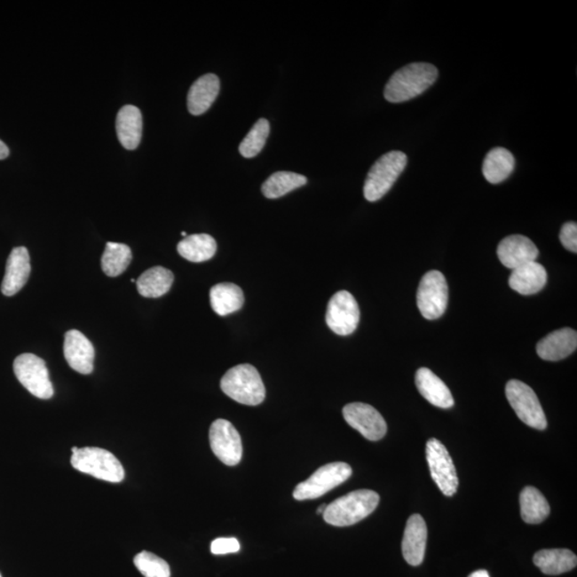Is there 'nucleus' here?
I'll return each mask as SVG.
<instances>
[{"mask_svg":"<svg viewBox=\"0 0 577 577\" xmlns=\"http://www.w3.org/2000/svg\"><path fill=\"white\" fill-rule=\"evenodd\" d=\"M439 71L427 62H415L393 73L388 81L384 97L388 102L402 103L421 96L437 82Z\"/></svg>","mask_w":577,"mask_h":577,"instance_id":"obj_1","label":"nucleus"},{"mask_svg":"<svg viewBox=\"0 0 577 577\" xmlns=\"http://www.w3.org/2000/svg\"><path fill=\"white\" fill-rule=\"evenodd\" d=\"M380 496L371 490L349 493L328 505L323 513L324 521L336 527H345L363 521L379 506Z\"/></svg>","mask_w":577,"mask_h":577,"instance_id":"obj_2","label":"nucleus"},{"mask_svg":"<svg viewBox=\"0 0 577 577\" xmlns=\"http://www.w3.org/2000/svg\"><path fill=\"white\" fill-rule=\"evenodd\" d=\"M220 388L229 398L245 406H259L265 399V387L254 366L233 367L223 376Z\"/></svg>","mask_w":577,"mask_h":577,"instance_id":"obj_3","label":"nucleus"},{"mask_svg":"<svg viewBox=\"0 0 577 577\" xmlns=\"http://www.w3.org/2000/svg\"><path fill=\"white\" fill-rule=\"evenodd\" d=\"M407 164V156L401 151H391L380 157L371 167L365 181L364 196L375 202L384 197Z\"/></svg>","mask_w":577,"mask_h":577,"instance_id":"obj_4","label":"nucleus"},{"mask_svg":"<svg viewBox=\"0 0 577 577\" xmlns=\"http://www.w3.org/2000/svg\"><path fill=\"white\" fill-rule=\"evenodd\" d=\"M73 468L83 474L93 476L113 484H118L124 479L125 471L120 461L115 456L98 447L78 448L72 454Z\"/></svg>","mask_w":577,"mask_h":577,"instance_id":"obj_5","label":"nucleus"},{"mask_svg":"<svg viewBox=\"0 0 577 577\" xmlns=\"http://www.w3.org/2000/svg\"><path fill=\"white\" fill-rule=\"evenodd\" d=\"M352 476V469L344 462H334L320 468L305 481L301 482L293 492L296 501L316 500L336 486L343 485Z\"/></svg>","mask_w":577,"mask_h":577,"instance_id":"obj_6","label":"nucleus"},{"mask_svg":"<svg viewBox=\"0 0 577 577\" xmlns=\"http://www.w3.org/2000/svg\"><path fill=\"white\" fill-rule=\"evenodd\" d=\"M506 396L518 417L528 427L545 430L547 417L536 392L526 383L511 380L506 385Z\"/></svg>","mask_w":577,"mask_h":577,"instance_id":"obj_7","label":"nucleus"},{"mask_svg":"<svg viewBox=\"0 0 577 577\" xmlns=\"http://www.w3.org/2000/svg\"><path fill=\"white\" fill-rule=\"evenodd\" d=\"M13 370L20 384L31 395L39 399H51L54 395V387L50 380L49 370L45 361L35 354L25 353L14 360Z\"/></svg>","mask_w":577,"mask_h":577,"instance_id":"obj_8","label":"nucleus"},{"mask_svg":"<svg viewBox=\"0 0 577 577\" xmlns=\"http://www.w3.org/2000/svg\"><path fill=\"white\" fill-rule=\"evenodd\" d=\"M448 285L439 271H430L423 277L417 291V306L423 317L437 320L447 309Z\"/></svg>","mask_w":577,"mask_h":577,"instance_id":"obj_9","label":"nucleus"},{"mask_svg":"<svg viewBox=\"0 0 577 577\" xmlns=\"http://www.w3.org/2000/svg\"><path fill=\"white\" fill-rule=\"evenodd\" d=\"M427 461L432 479L446 496H454L458 491L459 479L454 461L447 448L437 439L427 442Z\"/></svg>","mask_w":577,"mask_h":577,"instance_id":"obj_10","label":"nucleus"},{"mask_svg":"<svg viewBox=\"0 0 577 577\" xmlns=\"http://www.w3.org/2000/svg\"><path fill=\"white\" fill-rule=\"evenodd\" d=\"M209 445L215 455L228 466L238 465L242 460L243 445L238 430L225 419H217L209 428Z\"/></svg>","mask_w":577,"mask_h":577,"instance_id":"obj_11","label":"nucleus"},{"mask_svg":"<svg viewBox=\"0 0 577 577\" xmlns=\"http://www.w3.org/2000/svg\"><path fill=\"white\" fill-rule=\"evenodd\" d=\"M360 312L355 297L348 291H339L330 298L327 324L335 334L349 336L359 327Z\"/></svg>","mask_w":577,"mask_h":577,"instance_id":"obj_12","label":"nucleus"},{"mask_svg":"<svg viewBox=\"0 0 577 577\" xmlns=\"http://www.w3.org/2000/svg\"><path fill=\"white\" fill-rule=\"evenodd\" d=\"M345 422L367 439L376 442L385 437L387 424L381 414L369 404L354 402L343 410Z\"/></svg>","mask_w":577,"mask_h":577,"instance_id":"obj_13","label":"nucleus"},{"mask_svg":"<svg viewBox=\"0 0 577 577\" xmlns=\"http://www.w3.org/2000/svg\"><path fill=\"white\" fill-rule=\"evenodd\" d=\"M497 256L502 265L514 270L528 262L536 261L539 249L531 239L514 234L509 235L498 245Z\"/></svg>","mask_w":577,"mask_h":577,"instance_id":"obj_14","label":"nucleus"},{"mask_svg":"<svg viewBox=\"0 0 577 577\" xmlns=\"http://www.w3.org/2000/svg\"><path fill=\"white\" fill-rule=\"evenodd\" d=\"M64 353L73 370L82 375L91 374L94 361L93 344L80 330L71 329L66 334Z\"/></svg>","mask_w":577,"mask_h":577,"instance_id":"obj_15","label":"nucleus"},{"mask_svg":"<svg viewBox=\"0 0 577 577\" xmlns=\"http://www.w3.org/2000/svg\"><path fill=\"white\" fill-rule=\"evenodd\" d=\"M427 539L426 522L419 514H413L407 519L402 540V554L408 565L417 566L423 564L426 554Z\"/></svg>","mask_w":577,"mask_h":577,"instance_id":"obj_16","label":"nucleus"},{"mask_svg":"<svg viewBox=\"0 0 577 577\" xmlns=\"http://www.w3.org/2000/svg\"><path fill=\"white\" fill-rule=\"evenodd\" d=\"M30 271V257L28 249L23 246L15 248L7 261L6 274L2 283L3 295L13 296L22 290L28 281Z\"/></svg>","mask_w":577,"mask_h":577,"instance_id":"obj_17","label":"nucleus"},{"mask_svg":"<svg viewBox=\"0 0 577 577\" xmlns=\"http://www.w3.org/2000/svg\"><path fill=\"white\" fill-rule=\"evenodd\" d=\"M577 346V333L572 328L554 330L547 337L540 340L537 344V353L544 360L558 361L568 358L575 352Z\"/></svg>","mask_w":577,"mask_h":577,"instance_id":"obj_18","label":"nucleus"},{"mask_svg":"<svg viewBox=\"0 0 577 577\" xmlns=\"http://www.w3.org/2000/svg\"><path fill=\"white\" fill-rule=\"evenodd\" d=\"M548 282V273L537 261L528 262L512 270L509 286L522 296H533L542 290Z\"/></svg>","mask_w":577,"mask_h":577,"instance_id":"obj_19","label":"nucleus"},{"mask_svg":"<svg viewBox=\"0 0 577 577\" xmlns=\"http://www.w3.org/2000/svg\"><path fill=\"white\" fill-rule=\"evenodd\" d=\"M417 390L426 400L439 408H450L454 406L453 395L447 385L428 368L416 372Z\"/></svg>","mask_w":577,"mask_h":577,"instance_id":"obj_20","label":"nucleus"},{"mask_svg":"<svg viewBox=\"0 0 577 577\" xmlns=\"http://www.w3.org/2000/svg\"><path fill=\"white\" fill-rule=\"evenodd\" d=\"M115 129L120 143L128 150H135L143 136V115L134 105H125L119 110Z\"/></svg>","mask_w":577,"mask_h":577,"instance_id":"obj_21","label":"nucleus"},{"mask_svg":"<svg viewBox=\"0 0 577 577\" xmlns=\"http://www.w3.org/2000/svg\"><path fill=\"white\" fill-rule=\"evenodd\" d=\"M220 89L219 78L209 73L193 83L187 96V107L194 115H201L212 107Z\"/></svg>","mask_w":577,"mask_h":577,"instance_id":"obj_22","label":"nucleus"},{"mask_svg":"<svg viewBox=\"0 0 577 577\" xmlns=\"http://www.w3.org/2000/svg\"><path fill=\"white\" fill-rule=\"evenodd\" d=\"M209 301L213 311L220 317L240 311L244 305L242 288L231 282L218 283L209 290Z\"/></svg>","mask_w":577,"mask_h":577,"instance_id":"obj_23","label":"nucleus"},{"mask_svg":"<svg viewBox=\"0 0 577 577\" xmlns=\"http://www.w3.org/2000/svg\"><path fill=\"white\" fill-rule=\"evenodd\" d=\"M534 564L544 574L559 575L576 568L577 557L570 549H542L534 554Z\"/></svg>","mask_w":577,"mask_h":577,"instance_id":"obj_24","label":"nucleus"},{"mask_svg":"<svg viewBox=\"0 0 577 577\" xmlns=\"http://www.w3.org/2000/svg\"><path fill=\"white\" fill-rule=\"evenodd\" d=\"M514 166H516V159L511 152L498 146L486 154L482 165V173L491 185H498L510 177Z\"/></svg>","mask_w":577,"mask_h":577,"instance_id":"obj_25","label":"nucleus"},{"mask_svg":"<svg viewBox=\"0 0 577 577\" xmlns=\"http://www.w3.org/2000/svg\"><path fill=\"white\" fill-rule=\"evenodd\" d=\"M175 280L172 272L162 266H154L141 274L136 286L139 295L144 297H161L168 291Z\"/></svg>","mask_w":577,"mask_h":577,"instance_id":"obj_26","label":"nucleus"},{"mask_svg":"<svg viewBox=\"0 0 577 577\" xmlns=\"http://www.w3.org/2000/svg\"><path fill=\"white\" fill-rule=\"evenodd\" d=\"M177 249L183 258L199 264L213 258L217 250V244L211 235L193 234L183 239L178 244Z\"/></svg>","mask_w":577,"mask_h":577,"instance_id":"obj_27","label":"nucleus"},{"mask_svg":"<svg viewBox=\"0 0 577 577\" xmlns=\"http://www.w3.org/2000/svg\"><path fill=\"white\" fill-rule=\"evenodd\" d=\"M521 517L527 524H540L549 516L547 498L536 487L526 486L519 495Z\"/></svg>","mask_w":577,"mask_h":577,"instance_id":"obj_28","label":"nucleus"},{"mask_svg":"<svg viewBox=\"0 0 577 577\" xmlns=\"http://www.w3.org/2000/svg\"><path fill=\"white\" fill-rule=\"evenodd\" d=\"M307 178L300 173L291 171H278L262 185V193L266 198L276 199L287 195L288 193L305 186Z\"/></svg>","mask_w":577,"mask_h":577,"instance_id":"obj_29","label":"nucleus"},{"mask_svg":"<svg viewBox=\"0 0 577 577\" xmlns=\"http://www.w3.org/2000/svg\"><path fill=\"white\" fill-rule=\"evenodd\" d=\"M132 258V250L128 245L108 242L102 256V270L109 277L122 275Z\"/></svg>","mask_w":577,"mask_h":577,"instance_id":"obj_30","label":"nucleus"},{"mask_svg":"<svg viewBox=\"0 0 577 577\" xmlns=\"http://www.w3.org/2000/svg\"><path fill=\"white\" fill-rule=\"evenodd\" d=\"M270 134V123L266 119H259L254 124L253 129L243 139L240 145V154L246 159H251L258 155L264 146H265L266 139Z\"/></svg>","mask_w":577,"mask_h":577,"instance_id":"obj_31","label":"nucleus"},{"mask_svg":"<svg viewBox=\"0 0 577 577\" xmlns=\"http://www.w3.org/2000/svg\"><path fill=\"white\" fill-rule=\"evenodd\" d=\"M134 564L145 577H170V565L146 550L135 556Z\"/></svg>","mask_w":577,"mask_h":577,"instance_id":"obj_32","label":"nucleus"},{"mask_svg":"<svg viewBox=\"0 0 577 577\" xmlns=\"http://www.w3.org/2000/svg\"><path fill=\"white\" fill-rule=\"evenodd\" d=\"M559 239L564 248L577 253V225L575 222H569L563 225L561 228Z\"/></svg>","mask_w":577,"mask_h":577,"instance_id":"obj_33","label":"nucleus"},{"mask_svg":"<svg viewBox=\"0 0 577 577\" xmlns=\"http://www.w3.org/2000/svg\"><path fill=\"white\" fill-rule=\"evenodd\" d=\"M240 549V542L235 538H217L211 543V552L214 555L238 553Z\"/></svg>","mask_w":577,"mask_h":577,"instance_id":"obj_34","label":"nucleus"},{"mask_svg":"<svg viewBox=\"0 0 577 577\" xmlns=\"http://www.w3.org/2000/svg\"><path fill=\"white\" fill-rule=\"evenodd\" d=\"M9 154L10 151L7 145L3 140H0V160L7 159Z\"/></svg>","mask_w":577,"mask_h":577,"instance_id":"obj_35","label":"nucleus"},{"mask_svg":"<svg viewBox=\"0 0 577 577\" xmlns=\"http://www.w3.org/2000/svg\"><path fill=\"white\" fill-rule=\"evenodd\" d=\"M469 577H490L486 570L475 571Z\"/></svg>","mask_w":577,"mask_h":577,"instance_id":"obj_36","label":"nucleus"},{"mask_svg":"<svg viewBox=\"0 0 577 577\" xmlns=\"http://www.w3.org/2000/svg\"><path fill=\"white\" fill-rule=\"evenodd\" d=\"M327 507H328L327 503H323V505H321V506H320L318 508V512L317 513L318 514H323L324 511H325V509H327Z\"/></svg>","mask_w":577,"mask_h":577,"instance_id":"obj_37","label":"nucleus"},{"mask_svg":"<svg viewBox=\"0 0 577 577\" xmlns=\"http://www.w3.org/2000/svg\"><path fill=\"white\" fill-rule=\"evenodd\" d=\"M181 234H182V237H185V238L187 237V233H186V231H183V233Z\"/></svg>","mask_w":577,"mask_h":577,"instance_id":"obj_38","label":"nucleus"},{"mask_svg":"<svg viewBox=\"0 0 577 577\" xmlns=\"http://www.w3.org/2000/svg\"><path fill=\"white\" fill-rule=\"evenodd\" d=\"M0 577H2V574H0Z\"/></svg>","mask_w":577,"mask_h":577,"instance_id":"obj_39","label":"nucleus"}]
</instances>
